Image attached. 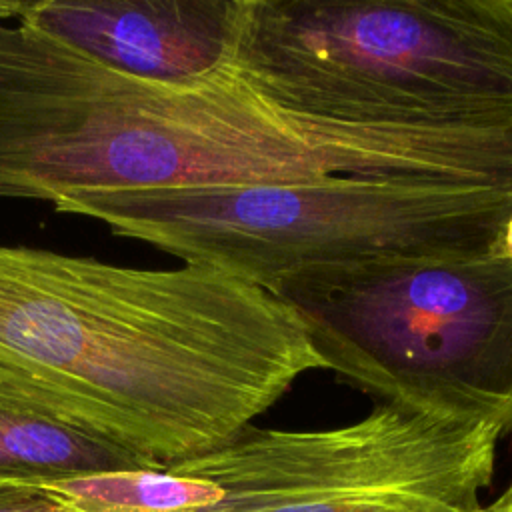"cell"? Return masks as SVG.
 <instances>
[{
	"mask_svg": "<svg viewBox=\"0 0 512 512\" xmlns=\"http://www.w3.org/2000/svg\"><path fill=\"white\" fill-rule=\"evenodd\" d=\"M312 370L300 316L250 280L0 244V386L152 466L222 446Z\"/></svg>",
	"mask_w": 512,
	"mask_h": 512,
	"instance_id": "cell-1",
	"label": "cell"
},
{
	"mask_svg": "<svg viewBox=\"0 0 512 512\" xmlns=\"http://www.w3.org/2000/svg\"><path fill=\"white\" fill-rule=\"evenodd\" d=\"M362 122H512V0H242L228 64Z\"/></svg>",
	"mask_w": 512,
	"mask_h": 512,
	"instance_id": "cell-2",
	"label": "cell"
},
{
	"mask_svg": "<svg viewBox=\"0 0 512 512\" xmlns=\"http://www.w3.org/2000/svg\"><path fill=\"white\" fill-rule=\"evenodd\" d=\"M54 210L270 290L316 266L486 250L512 210V186L334 176L298 186L76 194Z\"/></svg>",
	"mask_w": 512,
	"mask_h": 512,
	"instance_id": "cell-3",
	"label": "cell"
},
{
	"mask_svg": "<svg viewBox=\"0 0 512 512\" xmlns=\"http://www.w3.org/2000/svg\"><path fill=\"white\" fill-rule=\"evenodd\" d=\"M334 370L382 404L512 430V260L476 252L316 266L276 282Z\"/></svg>",
	"mask_w": 512,
	"mask_h": 512,
	"instance_id": "cell-4",
	"label": "cell"
},
{
	"mask_svg": "<svg viewBox=\"0 0 512 512\" xmlns=\"http://www.w3.org/2000/svg\"><path fill=\"white\" fill-rule=\"evenodd\" d=\"M508 430L378 402L324 430L246 426L174 462L206 484V512H472Z\"/></svg>",
	"mask_w": 512,
	"mask_h": 512,
	"instance_id": "cell-5",
	"label": "cell"
},
{
	"mask_svg": "<svg viewBox=\"0 0 512 512\" xmlns=\"http://www.w3.org/2000/svg\"><path fill=\"white\" fill-rule=\"evenodd\" d=\"M242 0H40L14 20L138 78L182 84L228 64Z\"/></svg>",
	"mask_w": 512,
	"mask_h": 512,
	"instance_id": "cell-6",
	"label": "cell"
},
{
	"mask_svg": "<svg viewBox=\"0 0 512 512\" xmlns=\"http://www.w3.org/2000/svg\"><path fill=\"white\" fill-rule=\"evenodd\" d=\"M134 468L158 466L26 404L0 386V482L44 484Z\"/></svg>",
	"mask_w": 512,
	"mask_h": 512,
	"instance_id": "cell-7",
	"label": "cell"
},
{
	"mask_svg": "<svg viewBox=\"0 0 512 512\" xmlns=\"http://www.w3.org/2000/svg\"><path fill=\"white\" fill-rule=\"evenodd\" d=\"M82 512H206L204 482L178 464L44 482Z\"/></svg>",
	"mask_w": 512,
	"mask_h": 512,
	"instance_id": "cell-8",
	"label": "cell"
},
{
	"mask_svg": "<svg viewBox=\"0 0 512 512\" xmlns=\"http://www.w3.org/2000/svg\"><path fill=\"white\" fill-rule=\"evenodd\" d=\"M0 512H82L42 484L0 482Z\"/></svg>",
	"mask_w": 512,
	"mask_h": 512,
	"instance_id": "cell-9",
	"label": "cell"
},
{
	"mask_svg": "<svg viewBox=\"0 0 512 512\" xmlns=\"http://www.w3.org/2000/svg\"><path fill=\"white\" fill-rule=\"evenodd\" d=\"M472 512H512V482L504 488V492L498 498H494L486 506H478Z\"/></svg>",
	"mask_w": 512,
	"mask_h": 512,
	"instance_id": "cell-10",
	"label": "cell"
},
{
	"mask_svg": "<svg viewBox=\"0 0 512 512\" xmlns=\"http://www.w3.org/2000/svg\"><path fill=\"white\" fill-rule=\"evenodd\" d=\"M496 246L512 260V210H510L508 218L502 224V230H500V234L496 238Z\"/></svg>",
	"mask_w": 512,
	"mask_h": 512,
	"instance_id": "cell-11",
	"label": "cell"
},
{
	"mask_svg": "<svg viewBox=\"0 0 512 512\" xmlns=\"http://www.w3.org/2000/svg\"><path fill=\"white\" fill-rule=\"evenodd\" d=\"M22 0H0V20H12L22 8Z\"/></svg>",
	"mask_w": 512,
	"mask_h": 512,
	"instance_id": "cell-12",
	"label": "cell"
}]
</instances>
